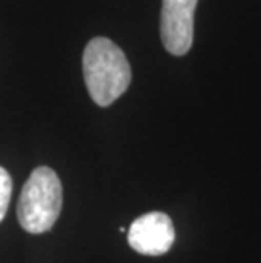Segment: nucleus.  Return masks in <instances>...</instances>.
I'll list each match as a JSON object with an SVG mask.
<instances>
[{"instance_id":"obj_1","label":"nucleus","mask_w":261,"mask_h":263,"mask_svg":"<svg viewBox=\"0 0 261 263\" xmlns=\"http://www.w3.org/2000/svg\"><path fill=\"white\" fill-rule=\"evenodd\" d=\"M83 77L92 100L101 107L114 104L131 83V65L107 37H93L83 51Z\"/></svg>"},{"instance_id":"obj_2","label":"nucleus","mask_w":261,"mask_h":263,"mask_svg":"<svg viewBox=\"0 0 261 263\" xmlns=\"http://www.w3.org/2000/svg\"><path fill=\"white\" fill-rule=\"evenodd\" d=\"M63 205V187L54 170L37 166L22 187L17 202V219L31 234L49 231L58 221Z\"/></svg>"},{"instance_id":"obj_3","label":"nucleus","mask_w":261,"mask_h":263,"mask_svg":"<svg viewBox=\"0 0 261 263\" xmlns=\"http://www.w3.org/2000/svg\"><path fill=\"white\" fill-rule=\"evenodd\" d=\"M198 0H163L161 41L168 53L183 57L193 44V14Z\"/></svg>"},{"instance_id":"obj_4","label":"nucleus","mask_w":261,"mask_h":263,"mask_svg":"<svg viewBox=\"0 0 261 263\" xmlns=\"http://www.w3.org/2000/svg\"><path fill=\"white\" fill-rule=\"evenodd\" d=\"M127 241L132 250L141 255H163L175 243L173 222L165 212L143 214L127 229Z\"/></svg>"},{"instance_id":"obj_5","label":"nucleus","mask_w":261,"mask_h":263,"mask_svg":"<svg viewBox=\"0 0 261 263\" xmlns=\"http://www.w3.org/2000/svg\"><path fill=\"white\" fill-rule=\"evenodd\" d=\"M10 195H12V178L7 170L0 166V222L4 221L5 212L9 209Z\"/></svg>"}]
</instances>
